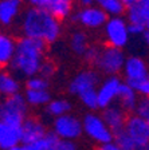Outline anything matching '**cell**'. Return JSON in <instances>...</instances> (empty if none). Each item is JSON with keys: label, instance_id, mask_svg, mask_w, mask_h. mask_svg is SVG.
I'll return each mask as SVG.
<instances>
[{"label": "cell", "instance_id": "obj_14", "mask_svg": "<svg viewBox=\"0 0 149 150\" xmlns=\"http://www.w3.org/2000/svg\"><path fill=\"white\" fill-rule=\"evenodd\" d=\"M128 112L122 109L118 103H114L110 107L102 110V118L106 122V125L109 126V129L113 131V133H117V131L125 129L128 121Z\"/></svg>", "mask_w": 149, "mask_h": 150}, {"label": "cell", "instance_id": "obj_22", "mask_svg": "<svg viewBox=\"0 0 149 150\" xmlns=\"http://www.w3.org/2000/svg\"><path fill=\"white\" fill-rule=\"evenodd\" d=\"M23 94L30 107H46L53 100L50 90H27L26 88Z\"/></svg>", "mask_w": 149, "mask_h": 150}, {"label": "cell", "instance_id": "obj_28", "mask_svg": "<svg viewBox=\"0 0 149 150\" xmlns=\"http://www.w3.org/2000/svg\"><path fill=\"white\" fill-rule=\"evenodd\" d=\"M78 100H79L82 106L86 107L89 111H96L97 109H99L97 90H90V91H86V93L81 94V95L78 97Z\"/></svg>", "mask_w": 149, "mask_h": 150}, {"label": "cell", "instance_id": "obj_33", "mask_svg": "<svg viewBox=\"0 0 149 150\" xmlns=\"http://www.w3.org/2000/svg\"><path fill=\"white\" fill-rule=\"evenodd\" d=\"M56 0H27L28 7H35V8H44L48 9L50 7L55 3Z\"/></svg>", "mask_w": 149, "mask_h": 150}, {"label": "cell", "instance_id": "obj_24", "mask_svg": "<svg viewBox=\"0 0 149 150\" xmlns=\"http://www.w3.org/2000/svg\"><path fill=\"white\" fill-rule=\"evenodd\" d=\"M75 0H56L55 3L48 8V11L55 16L58 20H65L67 18H71L74 11Z\"/></svg>", "mask_w": 149, "mask_h": 150}, {"label": "cell", "instance_id": "obj_39", "mask_svg": "<svg viewBox=\"0 0 149 150\" xmlns=\"http://www.w3.org/2000/svg\"><path fill=\"white\" fill-rule=\"evenodd\" d=\"M105 147H106V150H121L117 145H114V144H109V145H106Z\"/></svg>", "mask_w": 149, "mask_h": 150}, {"label": "cell", "instance_id": "obj_26", "mask_svg": "<svg viewBox=\"0 0 149 150\" xmlns=\"http://www.w3.org/2000/svg\"><path fill=\"white\" fill-rule=\"evenodd\" d=\"M61 141V138L54 133L53 130L48 131L47 135L43 138V139L38 141V142H34L31 145H26V150H50L54 145H56Z\"/></svg>", "mask_w": 149, "mask_h": 150}, {"label": "cell", "instance_id": "obj_19", "mask_svg": "<svg viewBox=\"0 0 149 150\" xmlns=\"http://www.w3.org/2000/svg\"><path fill=\"white\" fill-rule=\"evenodd\" d=\"M125 18L129 23L145 24L149 22V0H137V3L126 9Z\"/></svg>", "mask_w": 149, "mask_h": 150}, {"label": "cell", "instance_id": "obj_4", "mask_svg": "<svg viewBox=\"0 0 149 150\" xmlns=\"http://www.w3.org/2000/svg\"><path fill=\"white\" fill-rule=\"evenodd\" d=\"M126 58L128 56L125 55L124 50L105 44L101 48L99 58L94 67L99 74H103L106 76H114L122 74Z\"/></svg>", "mask_w": 149, "mask_h": 150}, {"label": "cell", "instance_id": "obj_21", "mask_svg": "<svg viewBox=\"0 0 149 150\" xmlns=\"http://www.w3.org/2000/svg\"><path fill=\"white\" fill-rule=\"evenodd\" d=\"M68 47L74 55L83 58L85 52L90 47V40H89V35L86 34V31L83 30L73 31L68 38Z\"/></svg>", "mask_w": 149, "mask_h": 150}, {"label": "cell", "instance_id": "obj_27", "mask_svg": "<svg viewBox=\"0 0 149 150\" xmlns=\"http://www.w3.org/2000/svg\"><path fill=\"white\" fill-rule=\"evenodd\" d=\"M113 144L117 145L121 150H137V145L133 141V138L126 133L125 129L114 133V141Z\"/></svg>", "mask_w": 149, "mask_h": 150}, {"label": "cell", "instance_id": "obj_35", "mask_svg": "<svg viewBox=\"0 0 149 150\" xmlns=\"http://www.w3.org/2000/svg\"><path fill=\"white\" fill-rule=\"evenodd\" d=\"M146 31V25L140 23H129V32L130 36H141Z\"/></svg>", "mask_w": 149, "mask_h": 150}, {"label": "cell", "instance_id": "obj_20", "mask_svg": "<svg viewBox=\"0 0 149 150\" xmlns=\"http://www.w3.org/2000/svg\"><path fill=\"white\" fill-rule=\"evenodd\" d=\"M20 91H22L20 79H18L8 70H1L0 72V93L1 95H4V98L12 97L16 94H20Z\"/></svg>", "mask_w": 149, "mask_h": 150}, {"label": "cell", "instance_id": "obj_40", "mask_svg": "<svg viewBox=\"0 0 149 150\" xmlns=\"http://www.w3.org/2000/svg\"><path fill=\"white\" fill-rule=\"evenodd\" d=\"M9 150H26V147H24V145H19V146L12 147V149H9Z\"/></svg>", "mask_w": 149, "mask_h": 150}, {"label": "cell", "instance_id": "obj_12", "mask_svg": "<svg viewBox=\"0 0 149 150\" xmlns=\"http://www.w3.org/2000/svg\"><path fill=\"white\" fill-rule=\"evenodd\" d=\"M125 130L136 142L137 150H149V121L136 114L128 117Z\"/></svg>", "mask_w": 149, "mask_h": 150}, {"label": "cell", "instance_id": "obj_37", "mask_svg": "<svg viewBox=\"0 0 149 150\" xmlns=\"http://www.w3.org/2000/svg\"><path fill=\"white\" fill-rule=\"evenodd\" d=\"M141 39H143V43L145 44L146 47H149V30L146 28V31L141 35Z\"/></svg>", "mask_w": 149, "mask_h": 150}, {"label": "cell", "instance_id": "obj_6", "mask_svg": "<svg viewBox=\"0 0 149 150\" xmlns=\"http://www.w3.org/2000/svg\"><path fill=\"white\" fill-rule=\"evenodd\" d=\"M83 123V133L93 141L102 144L103 146L109 144H113L114 141V133H113L106 122L103 121L102 114H98L96 111L86 112L82 118Z\"/></svg>", "mask_w": 149, "mask_h": 150}, {"label": "cell", "instance_id": "obj_16", "mask_svg": "<svg viewBox=\"0 0 149 150\" xmlns=\"http://www.w3.org/2000/svg\"><path fill=\"white\" fill-rule=\"evenodd\" d=\"M22 3L12 0H0V24L11 27L19 16H22Z\"/></svg>", "mask_w": 149, "mask_h": 150}, {"label": "cell", "instance_id": "obj_11", "mask_svg": "<svg viewBox=\"0 0 149 150\" xmlns=\"http://www.w3.org/2000/svg\"><path fill=\"white\" fill-rule=\"evenodd\" d=\"M122 83H124V81H122L118 75H114V76H105V78L101 81L98 88H97L99 109L105 110V109H108V107H110L112 105L117 103Z\"/></svg>", "mask_w": 149, "mask_h": 150}, {"label": "cell", "instance_id": "obj_43", "mask_svg": "<svg viewBox=\"0 0 149 150\" xmlns=\"http://www.w3.org/2000/svg\"><path fill=\"white\" fill-rule=\"evenodd\" d=\"M146 28H148V30H149V22L146 23Z\"/></svg>", "mask_w": 149, "mask_h": 150}, {"label": "cell", "instance_id": "obj_1", "mask_svg": "<svg viewBox=\"0 0 149 150\" xmlns=\"http://www.w3.org/2000/svg\"><path fill=\"white\" fill-rule=\"evenodd\" d=\"M19 27L22 36L38 39L46 44H54L62 36V22L58 20L48 9L28 7L23 11Z\"/></svg>", "mask_w": 149, "mask_h": 150}, {"label": "cell", "instance_id": "obj_30", "mask_svg": "<svg viewBox=\"0 0 149 150\" xmlns=\"http://www.w3.org/2000/svg\"><path fill=\"white\" fill-rule=\"evenodd\" d=\"M101 48L102 46H98V44H90V47L87 48V51L83 55V60L87 64H93L96 66L97 60L99 58V54H101Z\"/></svg>", "mask_w": 149, "mask_h": 150}, {"label": "cell", "instance_id": "obj_38", "mask_svg": "<svg viewBox=\"0 0 149 150\" xmlns=\"http://www.w3.org/2000/svg\"><path fill=\"white\" fill-rule=\"evenodd\" d=\"M121 1H122V4L125 6V8H126V9L130 8L132 6H134V4L137 3V0H121Z\"/></svg>", "mask_w": 149, "mask_h": 150}, {"label": "cell", "instance_id": "obj_25", "mask_svg": "<svg viewBox=\"0 0 149 150\" xmlns=\"http://www.w3.org/2000/svg\"><path fill=\"white\" fill-rule=\"evenodd\" d=\"M96 4L108 13L109 16H122L126 8L121 0H96Z\"/></svg>", "mask_w": 149, "mask_h": 150}, {"label": "cell", "instance_id": "obj_41", "mask_svg": "<svg viewBox=\"0 0 149 150\" xmlns=\"http://www.w3.org/2000/svg\"><path fill=\"white\" fill-rule=\"evenodd\" d=\"M96 150H106V147L102 146V147H98V149H96Z\"/></svg>", "mask_w": 149, "mask_h": 150}, {"label": "cell", "instance_id": "obj_2", "mask_svg": "<svg viewBox=\"0 0 149 150\" xmlns=\"http://www.w3.org/2000/svg\"><path fill=\"white\" fill-rule=\"evenodd\" d=\"M47 46L48 44L38 39L26 36L18 38L15 56L7 70L18 79H24V81L35 75H39L42 64L46 60Z\"/></svg>", "mask_w": 149, "mask_h": 150}, {"label": "cell", "instance_id": "obj_9", "mask_svg": "<svg viewBox=\"0 0 149 150\" xmlns=\"http://www.w3.org/2000/svg\"><path fill=\"white\" fill-rule=\"evenodd\" d=\"M122 78L126 84L136 88L140 83L149 79V64L137 55L128 56L122 70Z\"/></svg>", "mask_w": 149, "mask_h": 150}, {"label": "cell", "instance_id": "obj_13", "mask_svg": "<svg viewBox=\"0 0 149 150\" xmlns=\"http://www.w3.org/2000/svg\"><path fill=\"white\" fill-rule=\"evenodd\" d=\"M22 133H23V141L22 145H31L34 142L43 139L47 135V129L44 123L36 117H28L24 121L22 126Z\"/></svg>", "mask_w": 149, "mask_h": 150}, {"label": "cell", "instance_id": "obj_34", "mask_svg": "<svg viewBox=\"0 0 149 150\" xmlns=\"http://www.w3.org/2000/svg\"><path fill=\"white\" fill-rule=\"evenodd\" d=\"M50 150H78L74 141H63L61 139L56 145H54Z\"/></svg>", "mask_w": 149, "mask_h": 150}, {"label": "cell", "instance_id": "obj_3", "mask_svg": "<svg viewBox=\"0 0 149 150\" xmlns=\"http://www.w3.org/2000/svg\"><path fill=\"white\" fill-rule=\"evenodd\" d=\"M28 106L24 94H16L12 97H7L1 100L0 106V122L7 125L23 126L24 121L28 118Z\"/></svg>", "mask_w": 149, "mask_h": 150}, {"label": "cell", "instance_id": "obj_42", "mask_svg": "<svg viewBox=\"0 0 149 150\" xmlns=\"http://www.w3.org/2000/svg\"><path fill=\"white\" fill-rule=\"evenodd\" d=\"M12 1H18V3H23V0H12Z\"/></svg>", "mask_w": 149, "mask_h": 150}, {"label": "cell", "instance_id": "obj_29", "mask_svg": "<svg viewBox=\"0 0 149 150\" xmlns=\"http://www.w3.org/2000/svg\"><path fill=\"white\" fill-rule=\"evenodd\" d=\"M27 90H48L50 81L41 75H35L32 78H28L24 83Z\"/></svg>", "mask_w": 149, "mask_h": 150}, {"label": "cell", "instance_id": "obj_10", "mask_svg": "<svg viewBox=\"0 0 149 150\" xmlns=\"http://www.w3.org/2000/svg\"><path fill=\"white\" fill-rule=\"evenodd\" d=\"M53 131L63 141H75L83 133V123L82 119L70 112L54 119Z\"/></svg>", "mask_w": 149, "mask_h": 150}, {"label": "cell", "instance_id": "obj_5", "mask_svg": "<svg viewBox=\"0 0 149 150\" xmlns=\"http://www.w3.org/2000/svg\"><path fill=\"white\" fill-rule=\"evenodd\" d=\"M102 35L108 46L124 50L130 40L129 22L124 16H110L102 28Z\"/></svg>", "mask_w": 149, "mask_h": 150}, {"label": "cell", "instance_id": "obj_23", "mask_svg": "<svg viewBox=\"0 0 149 150\" xmlns=\"http://www.w3.org/2000/svg\"><path fill=\"white\" fill-rule=\"evenodd\" d=\"M46 110V114L50 117H54V119L58 118V117L66 115V114H70L73 110V105L71 102L66 98H55L51 102L44 107Z\"/></svg>", "mask_w": 149, "mask_h": 150}, {"label": "cell", "instance_id": "obj_8", "mask_svg": "<svg viewBox=\"0 0 149 150\" xmlns=\"http://www.w3.org/2000/svg\"><path fill=\"white\" fill-rule=\"evenodd\" d=\"M101 76H99V72L96 69H83L79 70L77 74L73 76L67 84V91L70 95H74V97H79L81 94L86 93V91L90 90H97L101 83Z\"/></svg>", "mask_w": 149, "mask_h": 150}, {"label": "cell", "instance_id": "obj_7", "mask_svg": "<svg viewBox=\"0 0 149 150\" xmlns=\"http://www.w3.org/2000/svg\"><path fill=\"white\" fill-rule=\"evenodd\" d=\"M110 16L103 11L99 6H91V7H85V8L77 9L71 15L70 20L75 24L81 25L87 30H102L105 27L106 22L109 20Z\"/></svg>", "mask_w": 149, "mask_h": 150}, {"label": "cell", "instance_id": "obj_31", "mask_svg": "<svg viewBox=\"0 0 149 150\" xmlns=\"http://www.w3.org/2000/svg\"><path fill=\"white\" fill-rule=\"evenodd\" d=\"M134 114L149 121V98L148 97H140L137 107L134 110Z\"/></svg>", "mask_w": 149, "mask_h": 150}, {"label": "cell", "instance_id": "obj_36", "mask_svg": "<svg viewBox=\"0 0 149 150\" xmlns=\"http://www.w3.org/2000/svg\"><path fill=\"white\" fill-rule=\"evenodd\" d=\"M77 1H78V4H79V8L96 6V0H77Z\"/></svg>", "mask_w": 149, "mask_h": 150}, {"label": "cell", "instance_id": "obj_32", "mask_svg": "<svg viewBox=\"0 0 149 150\" xmlns=\"http://www.w3.org/2000/svg\"><path fill=\"white\" fill-rule=\"evenodd\" d=\"M55 74H56V66H55V63H54L53 60L46 59V60L43 62V64H42V67H41L39 75L50 81V79L53 78Z\"/></svg>", "mask_w": 149, "mask_h": 150}, {"label": "cell", "instance_id": "obj_18", "mask_svg": "<svg viewBox=\"0 0 149 150\" xmlns=\"http://www.w3.org/2000/svg\"><path fill=\"white\" fill-rule=\"evenodd\" d=\"M140 99V94L137 93L133 87H130L129 84H126L124 82L121 86V90H120V95H118L117 103L126 112H132L134 114V110L137 107V103Z\"/></svg>", "mask_w": 149, "mask_h": 150}, {"label": "cell", "instance_id": "obj_15", "mask_svg": "<svg viewBox=\"0 0 149 150\" xmlns=\"http://www.w3.org/2000/svg\"><path fill=\"white\" fill-rule=\"evenodd\" d=\"M23 133L22 126L7 125L0 122V147L3 150H9L22 145Z\"/></svg>", "mask_w": 149, "mask_h": 150}, {"label": "cell", "instance_id": "obj_17", "mask_svg": "<svg viewBox=\"0 0 149 150\" xmlns=\"http://www.w3.org/2000/svg\"><path fill=\"white\" fill-rule=\"evenodd\" d=\"M18 39L9 34L0 35V64L1 67H8L9 63L12 62L16 52Z\"/></svg>", "mask_w": 149, "mask_h": 150}]
</instances>
